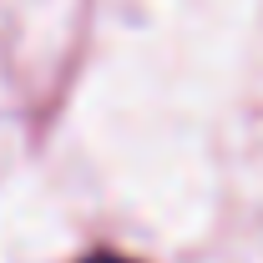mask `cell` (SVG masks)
Instances as JSON below:
<instances>
[{
    "label": "cell",
    "instance_id": "6da1fadb",
    "mask_svg": "<svg viewBox=\"0 0 263 263\" xmlns=\"http://www.w3.org/2000/svg\"><path fill=\"white\" fill-rule=\"evenodd\" d=\"M81 263H132V258H122V253H91V258H81Z\"/></svg>",
    "mask_w": 263,
    "mask_h": 263
}]
</instances>
